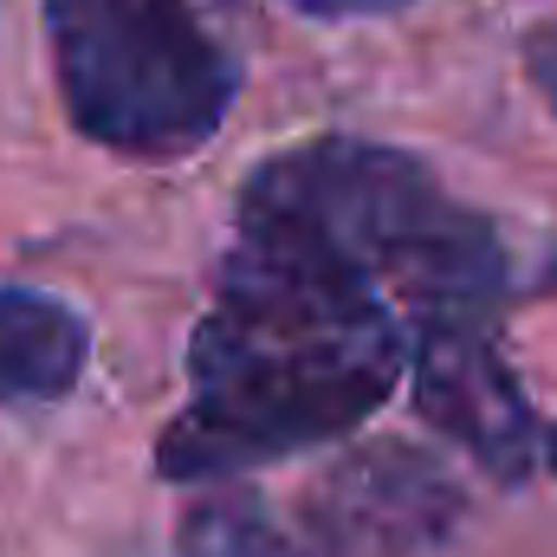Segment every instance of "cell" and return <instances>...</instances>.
Here are the masks:
<instances>
[{
	"mask_svg": "<svg viewBox=\"0 0 557 557\" xmlns=\"http://www.w3.org/2000/svg\"><path fill=\"white\" fill-rule=\"evenodd\" d=\"M72 131L98 149L175 162L221 137L240 65L188 0H39Z\"/></svg>",
	"mask_w": 557,
	"mask_h": 557,
	"instance_id": "obj_2",
	"label": "cell"
},
{
	"mask_svg": "<svg viewBox=\"0 0 557 557\" xmlns=\"http://www.w3.org/2000/svg\"><path fill=\"white\" fill-rule=\"evenodd\" d=\"M305 20H324V26H344V20H383V13H403L409 0H278Z\"/></svg>",
	"mask_w": 557,
	"mask_h": 557,
	"instance_id": "obj_6",
	"label": "cell"
},
{
	"mask_svg": "<svg viewBox=\"0 0 557 557\" xmlns=\"http://www.w3.org/2000/svg\"><path fill=\"white\" fill-rule=\"evenodd\" d=\"M519 59H525V78L545 91V104L557 111V20H539V26L525 33Z\"/></svg>",
	"mask_w": 557,
	"mask_h": 557,
	"instance_id": "obj_5",
	"label": "cell"
},
{
	"mask_svg": "<svg viewBox=\"0 0 557 557\" xmlns=\"http://www.w3.org/2000/svg\"><path fill=\"white\" fill-rule=\"evenodd\" d=\"M91 324L72 298L39 285H0V409L65 403L85 376Z\"/></svg>",
	"mask_w": 557,
	"mask_h": 557,
	"instance_id": "obj_4",
	"label": "cell"
},
{
	"mask_svg": "<svg viewBox=\"0 0 557 557\" xmlns=\"http://www.w3.org/2000/svg\"><path fill=\"white\" fill-rule=\"evenodd\" d=\"M467 519L454 473L409 441H370L285 506L221 480L175 519V557H428Z\"/></svg>",
	"mask_w": 557,
	"mask_h": 557,
	"instance_id": "obj_3",
	"label": "cell"
},
{
	"mask_svg": "<svg viewBox=\"0 0 557 557\" xmlns=\"http://www.w3.org/2000/svg\"><path fill=\"white\" fill-rule=\"evenodd\" d=\"M512 298L499 221L421 156L370 137L278 149L240 182L156 480L221 486L350 441L434 337L506 324Z\"/></svg>",
	"mask_w": 557,
	"mask_h": 557,
	"instance_id": "obj_1",
	"label": "cell"
}]
</instances>
